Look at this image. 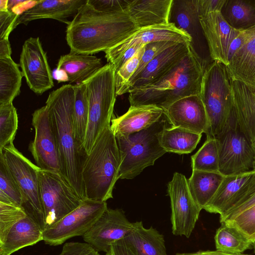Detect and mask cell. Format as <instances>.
Instances as JSON below:
<instances>
[{
    "mask_svg": "<svg viewBox=\"0 0 255 255\" xmlns=\"http://www.w3.org/2000/svg\"><path fill=\"white\" fill-rule=\"evenodd\" d=\"M253 248L254 249V253H255V242L253 244Z\"/></svg>",
    "mask_w": 255,
    "mask_h": 255,
    "instance_id": "obj_54",
    "label": "cell"
},
{
    "mask_svg": "<svg viewBox=\"0 0 255 255\" xmlns=\"http://www.w3.org/2000/svg\"><path fill=\"white\" fill-rule=\"evenodd\" d=\"M107 208L106 202L83 200L75 209L43 230V241L56 246L71 238L84 236Z\"/></svg>",
    "mask_w": 255,
    "mask_h": 255,
    "instance_id": "obj_11",
    "label": "cell"
},
{
    "mask_svg": "<svg viewBox=\"0 0 255 255\" xmlns=\"http://www.w3.org/2000/svg\"><path fill=\"white\" fill-rule=\"evenodd\" d=\"M219 164L217 140L216 138L207 136L203 145L191 156L192 169L207 172H219Z\"/></svg>",
    "mask_w": 255,
    "mask_h": 255,
    "instance_id": "obj_36",
    "label": "cell"
},
{
    "mask_svg": "<svg viewBox=\"0 0 255 255\" xmlns=\"http://www.w3.org/2000/svg\"><path fill=\"white\" fill-rule=\"evenodd\" d=\"M144 45L135 46L128 49L119 59V60L113 64L115 72L117 71L127 61L132 58Z\"/></svg>",
    "mask_w": 255,
    "mask_h": 255,
    "instance_id": "obj_49",
    "label": "cell"
},
{
    "mask_svg": "<svg viewBox=\"0 0 255 255\" xmlns=\"http://www.w3.org/2000/svg\"><path fill=\"white\" fill-rule=\"evenodd\" d=\"M216 250L229 254H242L252 248L253 244L234 228L225 224L217 230L215 237Z\"/></svg>",
    "mask_w": 255,
    "mask_h": 255,
    "instance_id": "obj_34",
    "label": "cell"
},
{
    "mask_svg": "<svg viewBox=\"0 0 255 255\" xmlns=\"http://www.w3.org/2000/svg\"><path fill=\"white\" fill-rule=\"evenodd\" d=\"M254 3L255 5V0H253Z\"/></svg>",
    "mask_w": 255,
    "mask_h": 255,
    "instance_id": "obj_56",
    "label": "cell"
},
{
    "mask_svg": "<svg viewBox=\"0 0 255 255\" xmlns=\"http://www.w3.org/2000/svg\"><path fill=\"white\" fill-rule=\"evenodd\" d=\"M255 205V174L249 183L245 192L243 194L239 201L228 211L220 215V223L232 219Z\"/></svg>",
    "mask_w": 255,
    "mask_h": 255,
    "instance_id": "obj_42",
    "label": "cell"
},
{
    "mask_svg": "<svg viewBox=\"0 0 255 255\" xmlns=\"http://www.w3.org/2000/svg\"><path fill=\"white\" fill-rule=\"evenodd\" d=\"M103 66L101 59L96 56L70 51L61 56L56 70L65 75L67 81L80 84Z\"/></svg>",
    "mask_w": 255,
    "mask_h": 255,
    "instance_id": "obj_28",
    "label": "cell"
},
{
    "mask_svg": "<svg viewBox=\"0 0 255 255\" xmlns=\"http://www.w3.org/2000/svg\"><path fill=\"white\" fill-rule=\"evenodd\" d=\"M26 215L22 207L0 202V243L11 228Z\"/></svg>",
    "mask_w": 255,
    "mask_h": 255,
    "instance_id": "obj_41",
    "label": "cell"
},
{
    "mask_svg": "<svg viewBox=\"0 0 255 255\" xmlns=\"http://www.w3.org/2000/svg\"><path fill=\"white\" fill-rule=\"evenodd\" d=\"M169 22L190 36L189 51L204 72L213 61L200 21L197 0H172Z\"/></svg>",
    "mask_w": 255,
    "mask_h": 255,
    "instance_id": "obj_12",
    "label": "cell"
},
{
    "mask_svg": "<svg viewBox=\"0 0 255 255\" xmlns=\"http://www.w3.org/2000/svg\"><path fill=\"white\" fill-rule=\"evenodd\" d=\"M133 224L124 240L137 255H168L164 237L156 229L144 228L141 221Z\"/></svg>",
    "mask_w": 255,
    "mask_h": 255,
    "instance_id": "obj_29",
    "label": "cell"
},
{
    "mask_svg": "<svg viewBox=\"0 0 255 255\" xmlns=\"http://www.w3.org/2000/svg\"><path fill=\"white\" fill-rule=\"evenodd\" d=\"M175 42L171 41H160L148 43L144 46V51L140 60L139 66L132 77L128 85L143 70L145 66L156 56L167 48L172 46ZM129 91V90H128Z\"/></svg>",
    "mask_w": 255,
    "mask_h": 255,
    "instance_id": "obj_43",
    "label": "cell"
},
{
    "mask_svg": "<svg viewBox=\"0 0 255 255\" xmlns=\"http://www.w3.org/2000/svg\"><path fill=\"white\" fill-rule=\"evenodd\" d=\"M255 174L253 170L224 176L215 195L204 209L220 215L228 211L239 201Z\"/></svg>",
    "mask_w": 255,
    "mask_h": 255,
    "instance_id": "obj_22",
    "label": "cell"
},
{
    "mask_svg": "<svg viewBox=\"0 0 255 255\" xmlns=\"http://www.w3.org/2000/svg\"><path fill=\"white\" fill-rule=\"evenodd\" d=\"M232 78L227 67L213 61L204 72L200 96L208 117L207 136L216 138L228 125L234 109Z\"/></svg>",
    "mask_w": 255,
    "mask_h": 255,
    "instance_id": "obj_5",
    "label": "cell"
},
{
    "mask_svg": "<svg viewBox=\"0 0 255 255\" xmlns=\"http://www.w3.org/2000/svg\"><path fill=\"white\" fill-rule=\"evenodd\" d=\"M58 255H100L99 252L87 243L68 242Z\"/></svg>",
    "mask_w": 255,
    "mask_h": 255,
    "instance_id": "obj_45",
    "label": "cell"
},
{
    "mask_svg": "<svg viewBox=\"0 0 255 255\" xmlns=\"http://www.w3.org/2000/svg\"><path fill=\"white\" fill-rule=\"evenodd\" d=\"M160 41L189 44L191 38L187 33L178 29L171 23L143 27L138 29L124 41L105 51V57L108 63L113 65L131 47Z\"/></svg>",
    "mask_w": 255,
    "mask_h": 255,
    "instance_id": "obj_18",
    "label": "cell"
},
{
    "mask_svg": "<svg viewBox=\"0 0 255 255\" xmlns=\"http://www.w3.org/2000/svg\"><path fill=\"white\" fill-rule=\"evenodd\" d=\"M138 29L126 11L100 12L87 1L68 24L66 40L71 52L92 55L115 46Z\"/></svg>",
    "mask_w": 255,
    "mask_h": 255,
    "instance_id": "obj_1",
    "label": "cell"
},
{
    "mask_svg": "<svg viewBox=\"0 0 255 255\" xmlns=\"http://www.w3.org/2000/svg\"><path fill=\"white\" fill-rule=\"evenodd\" d=\"M216 138L220 173L226 176L254 170L255 149L240 129L234 108L228 125Z\"/></svg>",
    "mask_w": 255,
    "mask_h": 255,
    "instance_id": "obj_9",
    "label": "cell"
},
{
    "mask_svg": "<svg viewBox=\"0 0 255 255\" xmlns=\"http://www.w3.org/2000/svg\"><path fill=\"white\" fill-rule=\"evenodd\" d=\"M144 46L142 47L132 58L115 72L117 96L128 93V84L139 66L144 51Z\"/></svg>",
    "mask_w": 255,
    "mask_h": 255,
    "instance_id": "obj_39",
    "label": "cell"
},
{
    "mask_svg": "<svg viewBox=\"0 0 255 255\" xmlns=\"http://www.w3.org/2000/svg\"><path fill=\"white\" fill-rule=\"evenodd\" d=\"M234 108L239 128L255 149L254 87L233 79Z\"/></svg>",
    "mask_w": 255,
    "mask_h": 255,
    "instance_id": "obj_25",
    "label": "cell"
},
{
    "mask_svg": "<svg viewBox=\"0 0 255 255\" xmlns=\"http://www.w3.org/2000/svg\"><path fill=\"white\" fill-rule=\"evenodd\" d=\"M254 170H255V161H254Z\"/></svg>",
    "mask_w": 255,
    "mask_h": 255,
    "instance_id": "obj_55",
    "label": "cell"
},
{
    "mask_svg": "<svg viewBox=\"0 0 255 255\" xmlns=\"http://www.w3.org/2000/svg\"><path fill=\"white\" fill-rule=\"evenodd\" d=\"M204 71L189 52L160 79L130 90L131 106L154 105L163 110L187 96L199 95Z\"/></svg>",
    "mask_w": 255,
    "mask_h": 255,
    "instance_id": "obj_3",
    "label": "cell"
},
{
    "mask_svg": "<svg viewBox=\"0 0 255 255\" xmlns=\"http://www.w3.org/2000/svg\"><path fill=\"white\" fill-rule=\"evenodd\" d=\"M199 16L211 59L227 66L230 45L240 34L241 30L232 27L225 19L221 11L211 12Z\"/></svg>",
    "mask_w": 255,
    "mask_h": 255,
    "instance_id": "obj_17",
    "label": "cell"
},
{
    "mask_svg": "<svg viewBox=\"0 0 255 255\" xmlns=\"http://www.w3.org/2000/svg\"><path fill=\"white\" fill-rule=\"evenodd\" d=\"M32 124L35 134L29 150L36 165L41 170L63 175L58 144L46 106L34 111Z\"/></svg>",
    "mask_w": 255,
    "mask_h": 255,
    "instance_id": "obj_14",
    "label": "cell"
},
{
    "mask_svg": "<svg viewBox=\"0 0 255 255\" xmlns=\"http://www.w3.org/2000/svg\"><path fill=\"white\" fill-rule=\"evenodd\" d=\"M105 255H137L126 243L124 239L113 244Z\"/></svg>",
    "mask_w": 255,
    "mask_h": 255,
    "instance_id": "obj_48",
    "label": "cell"
},
{
    "mask_svg": "<svg viewBox=\"0 0 255 255\" xmlns=\"http://www.w3.org/2000/svg\"><path fill=\"white\" fill-rule=\"evenodd\" d=\"M167 191L171 202L172 234L188 238L201 210L191 194L188 179L183 174L175 172L168 183Z\"/></svg>",
    "mask_w": 255,
    "mask_h": 255,
    "instance_id": "obj_13",
    "label": "cell"
},
{
    "mask_svg": "<svg viewBox=\"0 0 255 255\" xmlns=\"http://www.w3.org/2000/svg\"><path fill=\"white\" fill-rule=\"evenodd\" d=\"M133 229L122 209L107 208L83 238L98 252L107 253L111 245Z\"/></svg>",
    "mask_w": 255,
    "mask_h": 255,
    "instance_id": "obj_16",
    "label": "cell"
},
{
    "mask_svg": "<svg viewBox=\"0 0 255 255\" xmlns=\"http://www.w3.org/2000/svg\"><path fill=\"white\" fill-rule=\"evenodd\" d=\"M163 114V109L156 106H130L124 115L112 119L111 128L115 136L135 133L158 122Z\"/></svg>",
    "mask_w": 255,
    "mask_h": 255,
    "instance_id": "obj_24",
    "label": "cell"
},
{
    "mask_svg": "<svg viewBox=\"0 0 255 255\" xmlns=\"http://www.w3.org/2000/svg\"><path fill=\"white\" fill-rule=\"evenodd\" d=\"M201 137L202 134L172 127L163 129L158 134V138L161 146L166 152L183 154L192 152Z\"/></svg>",
    "mask_w": 255,
    "mask_h": 255,
    "instance_id": "obj_31",
    "label": "cell"
},
{
    "mask_svg": "<svg viewBox=\"0 0 255 255\" xmlns=\"http://www.w3.org/2000/svg\"><path fill=\"white\" fill-rule=\"evenodd\" d=\"M18 122L16 109L12 103L0 106V151L13 142Z\"/></svg>",
    "mask_w": 255,
    "mask_h": 255,
    "instance_id": "obj_38",
    "label": "cell"
},
{
    "mask_svg": "<svg viewBox=\"0 0 255 255\" xmlns=\"http://www.w3.org/2000/svg\"><path fill=\"white\" fill-rule=\"evenodd\" d=\"M43 230L33 219L26 215L10 230L0 243V255H11L19 250L43 241Z\"/></svg>",
    "mask_w": 255,
    "mask_h": 255,
    "instance_id": "obj_27",
    "label": "cell"
},
{
    "mask_svg": "<svg viewBox=\"0 0 255 255\" xmlns=\"http://www.w3.org/2000/svg\"><path fill=\"white\" fill-rule=\"evenodd\" d=\"M224 175L219 172H207L192 170L188 179L191 194L202 210L210 201L218 189Z\"/></svg>",
    "mask_w": 255,
    "mask_h": 255,
    "instance_id": "obj_30",
    "label": "cell"
},
{
    "mask_svg": "<svg viewBox=\"0 0 255 255\" xmlns=\"http://www.w3.org/2000/svg\"><path fill=\"white\" fill-rule=\"evenodd\" d=\"M175 255H249L243 254H229L219 251H199L192 253H177Z\"/></svg>",
    "mask_w": 255,
    "mask_h": 255,
    "instance_id": "obj_50",
    "label": "cell"
},
{
    "mask_svg": "<svg viewBox=\"0 0 255 255\" xmlns=\"http://www.w3.org/2000/svg\"><path fill=\"white\" fill-rule=\"evenodd\" d=\"M74 86H62L51 92L46 101L57 140L64 176L82 199H86L82 171L87 154L78 139L73 124Z\"/></svg>",
    "mask_w": 255,
    "mask_h": 255,
    "instance_id": "obj_2",
    "label": "cell"
},
{
    "mask_svg": "<svg viewBox=\"0 0 255 255\" xmlns=\"http://www.w3.org/2000/svg\"><path fill=\"white\" fill-rule=\"evenodd\" d=\"M22 77L11 57L0 58V106L12 103L19 95Z\"/></svg>",
    "mask_w": 255,
    "mask_h": 255,
    "instance_id": "obj_32",
    "label": "cell"
},
{
    "mask_svg": "<svg viewBox=\"0 0 255 255\" xmlns=\"http://www.w3.org/2000/svg\"><path fill=\"white\" fill-rule=\"evenodd\" d=\"M39 181L45 228L72 212L84 200L60 173L40 169Z\"/></svg>",
    "mask_w": 255,
    "mask_h": 255,
    "instance_id": "obj_10",
    "label": "cell"
},
{
    "mask_svg": "<svg viewBox=\"0 0 255 255\" xmlns=\"http://www.w3.org/2000/svg\"><path fill=\"white\" fill-rule=\"evenodd\" d=\"M234 28L245 30L255 25V5L253 0H226L221 11Z\"/></svg>",
    "mask_w": 255,
    "mask_h": 255,
    "instance_id": "obj_33",
    "label": "cell"
},
{
    "mask_svg": "<svg viewBox=\"0 0 255 255\" xmlns=\"http://www.w3.org/2000/svg\"><path fill=\"white\" fill-rule=\"evenodd\" d=\"M241 30L242 45L227 67L233 79L255 88V25Z\"/></svg>",
    "mask_w": 255,
    "mask_h": 255,
    "instance_id": "obj_23",
    "label": "cell"
},
{
    "mask_svg": "<svg viewBox=\"0 0 255 255\" xmlns=\"http://www.w3.org/2000/svg\"><path fill=\"white\" fill-rule=\"evenodd\" d=\"M253 94H254V102H255V88H254V89H253Z\"/></svg>",
    "mask_w": 255,
    "mask_h": 255,
    "instance_id": "obj_53",
    "label": "cell"
},
{
    "mask_svg": "<svg viewBox=\"0 0 255 255\" xmlns=\"http://www.w3.org/2000/svg\"><path fill=\"white\" fill-rule=\"evenodd\" d=\"M83 83L89 104V121L83 145L88 154L112 119L117 96L113 65L109 63L104 65Z\"/></svg>",
    "mask_w": 255,
    "mask_h": 255,
    "instance_id": "obj_6",
    "label": "cell"
},
{
    "mask_svg": "<svg viewBox=\"0 0 255 255\" xmlns=\"http://www.w3.org/2000/svg\"><path fill=\"white\" fill-rule=\"evenodd\" d=\"M189 51V44L187 43H176L165 49L153 58L130 82L128 86L129 91L157 81L176 65Z\"/></svg>",
    "mask_w": 255,
    "mask_h": 255,
    "instance_id": "obj_20",
    "label": "cell"
},
{
    "mask_svg": "<svg viewBox=\"0 0 255 255\" xmlns=\"http://www.w3.org/2000/svg\"><path fill=\"white\" fill-rule=\"evenodd\" d=\"M163 110L168 122L172 127L198 134H208L209 121L200 94L182 98Z\"/></svg>",
    "mask_w": 255,
    "mask_h": 255,
    "instance_id": "obj_19",
    "label": "cell"
},
{
    "mask_svg": "<svg viewBox=\"0 0 255 255\" xmlns=\"http://www.w3.org/2000/svg\"><path fill=\"white\" fill-rule=\"evenodd\" d=\"M226 0H197L199 15L214 11H221Z\"/></svg>",
    "mask_w": 255,
    "mask_h": 255,
    "instance_id": "obj_47",
    "label": "cell"
},
{
    "mask_svg": "<svg viewBox=\"0 0 255 255\" xmlns=\"http://www.w3.org/2000/svg\"><path fill=\"white\" fill-rule=\"evenodd\" d=\"M22 194V207L26 215L44 230L45 216L40 197L39 171L40 168L25 157L13 142L0 151Z\"/></svg>",
    "mask_w": 255,
    "mask_h": 255,
    "instance_id": "obj_8",
    "label": "cell"
},
{
    "mask_svg": "<svg viewBox=\"0 0 255 255\" xmlns=\"http://www.w3.org/2000/svg\"><path fill=\"white\" fill-rule=\"evenodd\" d=\"M87 0H37L31 7L22 12L16 19L14 28L20 24L42 18H51L70 23L68 18L74 16L79 8Z\"/></svg>",
    "mask_w": 255,
    "mask_h": 255,
    "instance_id": "obj_21",
    "label": "cell"
},
{
    "mask_svg": "<svg viewBox=\"0 0 255 255\" xmlns=\"http://www.w3.org/2000/svg\"><path fill=\"white\" fill-rule=\"evenodd\" d=\"M19 66L27 85L34 93L41 95L53 87L52 72L38 37H30L24 41Z\"/></svg>",
    "mask_w": 255,
    "mask_h": 255,
    "instance_id": "obj_15",
    "label": "cell"
},
{
    "mask_svg": "<svg viewBox=\"0 0 255 255\" xmlns=\"http://www.w3.org/2000/svg\"><path fill=\"white\" fill-rule=\"evenodd\" d=\"M74 86L73 124L77 137L84 145L89 121V104L86 88L84 83Z\"/></svg>",
    "mask_w": 255,
    "mask_h": 255,
    "instance_id": "obj_35",
    "label": "cell"
},
{
    "mask_svg": "<svg viewBox=\"0 0 255 255\" xmlns=\"http://www.w3.org/2000/svg\"><path fill=\"white\" fill-rule=\"evenodd\" d=\"M121 164L120 150L110 124L97 138L83 166L82 176L86 199L106 202L113 198Z\"/></svg>",
    "mask_w": 255,
    "mask_h": 255,
    "instance_id": "obj_4",
    "label": "cell"
},
{
    "mask_svg": "<svg viewBox=\"0 0 255 255\" xmlns=\"http://www.w3.org/2000/svg\"><path fill=\"white\" fill-rule=\"evenodd\" d=\"M8 0H0V11H7Z\"/></svg>",
    "mask_w": 255,
    "mask_h": 255,
    "instance_id": "obj_52",
    "label": "cell"
},
{
    "mask_svg": "<svg viewBox=\"0 0 255 255\" xmlns=\"http://www.w3.org/2000/svg\"><path fill=\"white\" fill-rule=\"evenodd\" d=\"M221 224L234 228L253 244L255 242V205Z\"/></svg>",
    "mask_w": 255,
    "mask_h": 255,
    "instance_id": "obj_40",
    "label": "cell"
},
{
    "mask_svg": "<svg viewBox=\"0 0 255 255\" xmlns=\"http://www.w3.org/2000/svg\"><path fill=\"white\" fill-rule=\"evenodd\" d=\"M11 49L8 38L0 39V58L11 57Z\"/></svg>",
    "mask_w": 255,
    "mask_h": 255,
    "instance_id": "obj_51",
    "label": "cell"
},
{
    "mask_svg": "<svg viewBox=\"0 0 255 255\" xmlns=\"http://www.w3.org/2000/svg\"><path fill=\"white\" fill-rule=\"evenodd\" d=\"M132 0H87V3L103 12L126 11Z\"/></svg>",
    "mask_w": 255,
    "mask_h": 255,
    "instance_id": "obj_44",
    "label": "cell"
},
{
    "mask_svg": "<svg viewBox=\"0 0 255 255\" xmlns=\"http://www.w3.org/2000/svg\"><path fill=\"white\" fill-rule=\"evenodd\" d=\"M0 202L22 207V196L3 156L0 154Z\"/></svg>",
    "mask_w": 255,
    "mask_h": 255,
    "instance_id": "obj_37",
    "label": "cell"
},
{
    "mask_svg": "<svg viewBox=\"0 0 255 255\" xmlns=\"http://www.w3.org/2000/svg\"><path fill=\"white\" fill-rule=\"evenodd\" d=\"M172 0H132L126 12L139 29L169 23Z\"/></svg>",
    "mask_w": 255,
    "mask_h": 255,
    "instance_id": "obj_26",
    "label": "cell"
},
{
    "mask_svg": "<svg viewBox=\"0 0 255 255\" xmlns=\"http://www.w3.org/2000/svg\"><path fill=\"white\" fill-rule=\"evenodd\" d=\"M167 122L163 114L158 122L146 128L116 136L121 157L119 179L134 178L166 153L161 146L158 136L167 128Z\"/></svg>",
    "mask_w": 255,
    "mask_h": 255,
    "instance_id": "obj_7",
    "label": "cell"
},
{
    "mask_svg": "<svg viewBox=\"0 0 255 255\" xmlns=\"http://www.w3.org/2000/svg\"><path fill=\"white\" fill-rule=\"evenodd\" d=\"M18 16L9 10L0 11V39L8 38L10 33L14 29V23Z\"/></svg>",
    "mask_w": 255,
    "mask_h": 255,
    "instance_id": "obj_46",
    "label": "cell"
}]
</instances>
